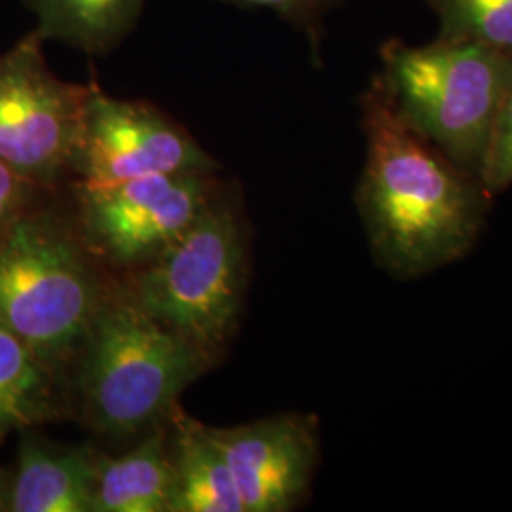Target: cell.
<instances>
[{"label": "cell", "mask_w": 512, "mask_h": 512, "mask_svg": "<svg viewBox=\"0 0 512 512\" xmlns=\"http://www.w3.org/2000/svg\"><path fill=\"white\" fill-rule=\"evenodd\" d=\"M427 2L439 14V38L473 40L512 57V0Z\"/></svg>", "instance_id": "obj_15"}, {"label": "cell", "mask_w": 512, "mask_h": 512, "mask_svg": "<svg viewBox=\"0 0 512 512\" xmlns=\"http://www.w3.org/2000/svg\"><path fill=\"white\" fill-rule=\"evenodd\" d=\"M61 192L0 162V232Z\"/></svg>", "instance_id": "obj_17"}, {"label": "cell", "mask_w": 512, "mask_h": 512, "mask_svg": "<svg viewBox=\"0 0 512 512\" xmlns=\"http://www.w3.org/2000/svg\"><path fill=\"white\" fill-rule=\"evenodd\" d=\"M71 416V382L0 327V444L12 433Z\"/></svg>", "instance_id": "obj_12"}, {"label": "cell", "mask_w": 512, "mask_h": 512, "mask_svg": "<svg viewBox=\"0 0 512 512\" xmlns=\"http://www.w3.org/2000/svg\"><path fill=\"white\" fill-rule=\"evenodd\" d=\"M12 471L0 465V512L10 509V494H12Z\"/></svg>", "instance_id": "obj_19"}, {"label": "cell", "mask_w": 512, "mask_h": 512, "mask_svg": "<svg viewBox=\"0 0 512 512\" xmlns=\"http://www.w3.org/2000/svg\"><path fill=\"white\" fill-rule=\"evenodd\" d=\"M114 279L78 236L59 192L0 232V327L71 382Z\"/></svg>", "instance_id": "obj_3"}, {"label": "cell", "mask_w": 512, "mask_h": 512, "mask_svg": "<svg viewBox=\"0 0 512 512\" xmlns=\"http://www.w3.org/2000/svg\"><path fill=\"white\" fill-rule=\"evenodd\" d=\"M230 465L245 512H289L310 495L319 465V423L285 412L236 427H209Z\"/></svg>", "instance_id": "obj_9"}, {"label": "cell", "mask_w": 512, "mask_h": 512, "mask_svg": "<svg viewBox=\"0 0 512 512\" xmlns=\"http://www.w3.org/2000/svg\"><path fill=\"white\" fill-rule=\"evenodd\" d=\"M118 279L156 323L219 361L238 330L249 281V234L234 186L226 184L154 260Z\"/></svg>", "instance_id": "obj_4"}, {"label": "cell", "mask_w": 512, "mask_h": 512, "mask_svg": "<svg viewBox=\"0 0 512 512\" xmlns=\"http://www.w3.org/2000/svg\"><path fill=\"white\" fill-rule=\"evenodd\" d=\"M361 126L366 162L355 203L376 264L416 279L461 260L495 198L404 120L380 74L361 95Z\"/></svg>", "instance_id": "obj_1"}, {"label": "cell", "mask_w": 512, "mask_h": 512, "mask_svg": "<svg viewBox=\"0 0 512 512\" xmlns=\"http://www.w3.org/2000/svg\"><path fill=\"white\" fill-rule=\"evenodd\" d=\"M249 8H270L281 19L291 23L296 31L306 33L311 48L317 52L325 35L323 18L342 4V0H224Z\"/></svg>", "instance_id": "obj_18"}, {"label": "cell", "mask_w": 512, "mask_h": 512, "mask_svg": "<svg viewBox=\"0 0 512 512\" xmlns=\"http://www.w3.org/2000/svg\"><path fill=\"white\" fill-rule=\"evenodd\" d=\"M19 435L8 512H92L101 450L54 442L35 429Z\"/></svg>", "instance_id": "obj_10"}, {"label": "cell", "mask_w": 512, "mask_h": 512, "mask_svg": "<svg viewBox=\"0 0 512 512\" xmlns=\"http://www.w3.org/2000/svg\"><path fill=\"white\" fill-rule=\"evenodd\" d=\"M37 31L93 55L107 54L133 29L145 0H25Z\"/></svg>", "instance_id": "obj_14"}, {"label": "cell", "mask_w": 512, "mask_h": 512, "mask_svg": "<svg viewBox=\"0 0 512 512\" xmlns=\"http://www.w3.org/2000/svg\"><path fill=\"white\" fill-rule=\"evenodd\" d=\"M33 31L0 55V162L38 183L65 188L95 84L55 76Z\"/></svg>", "instance_id": "obj_7"}, {"label": "cell", "mask_w": 512, "mask_h": 512, "mask_svg": "<svg viewBox=\"0 0 512 512\" xmlns=\"http://www.w3.org/2000/svg\"><path fill=\"white\" fill-rule=\"evenodd\" d=\"M224 186L219 173H169L65 188L78 236L103 268L122 277L165 251Z\"/></svg>", "instance_id": "obj_6"}, {"label": "cell", "mask_w": 512, "mask_h": 512, "mask_svg": "<svg viewBox=\"0 0 512 512\" xmlns=\"http://www.w3.org/2000/svg\"><path fill=\"white\" fill-rule=\"evenodd\" d=\"M215 365L141 310L116 277L71 368L74 416L97 437L139 440Z\"/></svg>", "instance_id": "obj_2"}, {"label": "cell", "mask_w": 512, "mask_h": 512, "mask_svg": "<svg viewBox=\"0 0 512 512\" xmlns=\"http://www.w3.org/2000/svg\"><path fill=\"white\" fill-rule=\"evenodd\" d=\"M382 80L404 120L480 179L497 112L512 84V57L473 40L439 38L382 50Z\"/></svg>", "instance_id": "obj_5"}, {"label": "cell", "mask_w": 512, "mask_h": 512, "mask_svg": "<svg viewBox=\"0 0 512 512\" xmlns=\"http://www.w3.org/2000/svg\"><path fill=\"white\" fill-rule=\"evenodd\" d=\"M480 181L492 198L512 186V84L495 118Z\"/></svg>", "instance_id": "obj_16"}, {"label": "cell", "mask_w": 512, "mask_h": 512, "mask_svg": "<svg viewBox=\"0 0 512 512\" xmlns=\"http://www.w3.org/2000/svg\"><path fill=\"white\" fill-rule=\"evenodd\" d=\"M196 139L147 101H124L95 84L71 164V181L116 184L150 175L219 173Z\"/></svg>", "instance_id": "obj_8"}, {"label": "cell", "mask_w": 512, "mask_h": 512, "mask_svg": "<svg viewBox=\"0 0 512 512\" xmlns=\"http://www.w3.org/2000/svg\"><path fill=\"white\" fill-rule=\"evenodd\" d=\"M171 463L167 421L122 456L101 450L92 512H169Z\"/></svg>", "instance_id": "obj_13"}, {"label": "cell", "mask_w": 512, "mask_h": 512, "mask_svg": "<svg viewBox=\"0 0 512 512\" xmlns=\"http://www.w3.org/2000/svg\"><path fill=\"white\" fill-rule=\"evenodd\" d=\"M171 463L169 512H245L230 465L209 425L190 418L181 406L167 420Z\"/></svg>", "instance_id": "obj_11"}]
</instances>
